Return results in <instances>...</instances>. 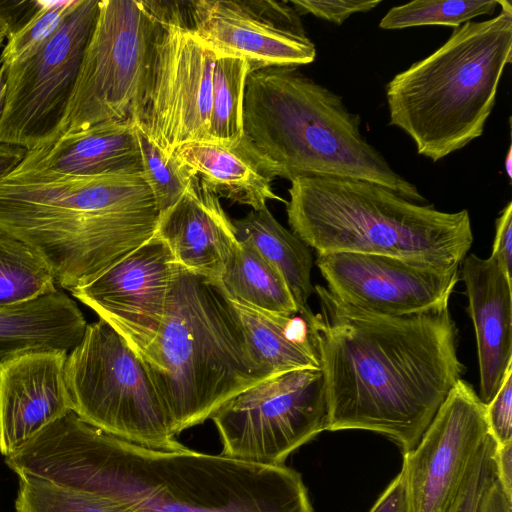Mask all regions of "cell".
Masks as SVG:
<instances>
[{"instance_id": "obj_37", "label": "cell", "mask_w": 512, "mask_h": 512, "mask_svg": "<svg viewBox=\"0 0 512 512\" xmlns=\"http://www.w3.org/2000/svg\"><path fill=\"white\" fill-rule=\"evenodd\" d=\"M369 512H409L406 481L402 471L392 480Z\"/></svg>"}, {"instance_id": "obj_17", "label": "cell", "mask_w": 512, "mask_h": 512, "mask_svg": "<svg viewBox=\"0 0 512 512\" xmlns=\"http://www.w3.org/2000/svg\"><path fill=\"white\" fill-rule=\"evenodd\" d=\"M67 351L36 349L0 359V452L7 456L72 411Z\"/></svg>"}, {"instance_id": "obj_2", "label": "cell", "mask_w": 512, "mask_h": 512, "mask_svg": "<svg viewBox=\"0 0 512 512\" xmlns=\"http://www.w3.org/2000/svg\"><path fill=\"white\" fill-rule=\"evenodd\" d=\"M314 291L328 431H371L410 452L464 373L449 307L391 317L350 306L324 286Z\"/></svg>"}, {"instance_id": "obj_36", "label": "cell", "mask_w": 512, "mask_h": 512, "mask_svg": "<svg viewBox=\"0 0 512 512\" xmlns=\"http://www.w3.org/2000/svg\"><path fill=\"white\" fill-rule=\"evenodd\" d=\"M40 1L0 0V30L8 39L38 10Z\"/></svg>"}, {"instance_id": "obj_32", "label": "cell", "mask_w": 512, "mask_h": 512, "mask_svg": "<svg viewBox=\"0 0 512 512\" xmlns=\"http://www.w3.org/2000/svg\"><path fill=\"white\" fill-rule=\"evenodd\" d=\"M496 443L490 434L486 437L472 467L454 512H476L482 493L497 472Z\"/></svg>"}, {"instance_id": "obj_35", "label": "cell", "mask_w": 512, "mask_h": 512, "mask_svg": "<svg viewBox=\"0 0 512 512\" xmlns=\"http://www.w3.org/2000/svg\"><path fill=\"white\" fill-rule=\"evenodd\" d=\"M493 258L503 271L511 277L512 268V202L501 211L496 220L495 237L492 247Z\"/></svg>"}, {"instance_id": "obj_11", "label": "cell", "mask_w": 512, "mask_h": 512, "mask_svg": "<svg viewBox=\"0 0 512 512\" xmlns=\"http://www.w3.org/2000/svg\"><path fill=\"white\" fill-rule=\"evenodd\" d=\"M220 454L264 465H284L295 450L328 431L321 369H300L262 380L213 412Z\"/></svg>"}, {"instance_id": "obj_8", "label": "cell", "mask_w": 512, "mask_h": 512, "mask_svg": "<svg viewBox=\"0 0 512 512\" xmlns=\"http://www.w3.org/2000/svg\"><path fill=\"white\" fill-rule=\"evenodd\" d=\"M65 384L72 411L86 423L150 449L187 448L172 432L145 362L105 321L87 324L67 355Z\"/></svg>"}, {"instance_id": "obj_38", "label": "cell", "mask_w": 512, "mask_h": 512, "mask_svg": "<svg viewBox=\"0 0 512 512\" xmlns=\"http://www.w3.org/2000/svg\"><path fill=\"white\" fill-rule=\"evenodd\" d=\"M476 512H512V498L505 493L497 472L484 489Z\"/></svg>"}, {"instance_id": "obj_19", "label": "cell", "mask_w": 512, "mask_h": 512, "mask_svg": "<svg viewBox=\"0 0 512 512\" xmlns=\"http://www.w3.org/2000/svg\"><path fill=\"white\" fill-rule=\"evenodd\" d=\"M156 235L180 266L218 281L238 245L219 197L196 175L181 198L159 216Z\"/></svg>"}, {"instance_id": "obj_20", "label": "cell", "mask_w": 512, "mask_h": 512, "mask_svg": "<svg viewBox=\"0 0 512 512\" xmlns=\"http://www.w3.org/2000/svg\"><path fill=\"white\" fill-rule=\"evenodd\" d=\"M15 169L59 176L142 172L135 123L104 122L62 135L46 147L26 151Z\"/></svg>"}, {"instance_id": "obj_26", "label": "cell", "mask_w": 512, "mask_h": 512, "mask_svg": "<svg viewBox=\"0 0 512 512\" xmlns=\"http://www.w3.org/2000/svg\"><path fill=\"white\" fill-rule=\"evenodd\" d=\"M57 291L51 270L27 243L0 229V307Z\"/></svg>"}, {"instance_id": "obj_9", "label": "cell", "mask_w": 512, "mask_h": 512, "mask_svg": "<svg viewBox=\"0 0 512 512\" xmlns=\"http://www.w3.org/2000/svg\"><path fill=\"white\" fill-rule=\"evenodd\" d=\"M157 17L150 1L100 0L58 137L133 121L145 89Z\"/></svg>"}, {"instance_id": "obj_10", "label": "cell", "mask_w": 512, "mask_h": 512, "mask_svg": "<svg viewBox=\"0 0 512 512\" xmlns=\"http://www.w3.org/2000/svg\"><path fill=\"white\" fill-rule=\"evenodd\" d=\"M150 2L157 30L134 123L172 156L185 143L213 141L210 119L216 57L188 25L183 2Z\"/></svg>"}, {"instance_id": "obj_1", "label": "cell", "mask_w": 512, "mask_h": 512, "mask_svg": "<svg viewBox=\"0 0 512 512\" xmlns=\"http://www.w3.org/2000/svg\"><path fill=\"white\" fill-rule=\"evenodd\" d=\"M15 470L25 480L110 499L123 512H313L301 475L286 465L146 448L73 411L20 448Z\"/></svg>"}, {"instance_id": "obj_43", "label": "cell", "mask_w": 512, "mask_h": 512, "mask_svg": "<svg viewBox=\"0 0 512 512\" xmlns=\"http://www.w3.org/2000/svg\"><path fill=\"white\" fill-rule=\"evenodd\" d=\"M5 38L6 37H5L4 33L0 30V47H1V45H2V43H3Z\"/></svg>"}, {"instance_id": "obj_42", "label": "cell", "mask_w": 512, "mask_h": 512, "mask_svg": "<svg viewBox=\"0 0 512 512\" xmlns=\"http://www.w3.org/2000/svg\"><path fill=\"white\" fill-rule=\"evenodd\" d=\"M504 167H505V170H506V173H507L508 177L511 178L512 177V151H511V147L508 149L507 155L505 157Z\"/></svg>"}, {"instance_id": "obj_29", "label": "cell", "mask_w": 512, "mask_h": 512, "mask_svg": "<svg viewBox=\"0 0 512 512\" xmlns=\"http://www.w3.org/2000/svg\"><path fill=\"white\" fill-rule=\"evenodd\" d=\"M143 176L153 194L159 216L188 189L195 174L175 154L168 156L135 123Z\"/></svg>"}, {"instance_id": "obj_30", "label": "cell", "mask_w": 512, "mask_h": 512, "mask_svg": "<svg viewBox=\"0 0 512 512\" xmlns=\"http://www.w3.org/2000/svg\"><path fill=\"white\" fill-rule=\"evenodd\" d=\"M16 512H123L114 501L37 480L19 479Z\"/></svg>"}, {"instance_id": "obj_23", "label": "cell", "mask_w": 512, "mask_h": 512, "mask_svg": "<svg viewBox=\"0 0 512 512\" xmlns=\"http://www.w3.org/2000/svg\"><path fill=\"white\" fill-rule=\"evenodd\" d=\"M86 326L76 302L58 290L0 307V359L36 349L72 350Z\"/></svg>"}, {"instance_id": "obj_21", "label": "cell", "mask_w": 512, "mask_h": 512, "mask_svg": "<svg viewBox=\"0 0 512 512\" xmlns=\"http://www.w3.org/2000/svg\"><path fill=\"white\" fill-rule=\"evenodd\" d=\"M175 156L218 197L264 208L269 200L284 202L272 189L277 167L243 135L233 141H194L181 145Z\"/></svg>"}, {"instance_id": "obj_6", "label": "cell", "mask_w": 512, "mask_h": 512, "mask_svg": "<svg viewBox=\"0 0 512 512\" xmlns=\"http://www.w3.org/2000/svg\"><path fill=\"white\" fill-rule=\"evenodd\" d=\"M288 192L292 232L317 254H372L455 266L473 244L466 209L440 211L370 181L298 177Z\"/></svg>"}, {"instance_id": "obj_7", "label": "cell", "mask_w": 512, "mask_h": 512, "mask_svg": "<svg viewBox=\"0 0 512 512\" xmlns=\"http://www.w3.org/2000/svg\"><path fill=\"white\" fill-rule=\"evenodd\" d=\"M453 30L432 54L386 85L389 124L433 162L482 136L505 67L512 62V6Z\"/></svg>"}, {"instance_id": "obj_12", "label": "cell", "mask_w": 512, "mask_h": 512, "mask_svg": "<svg viewBox=\"0 0 512 512\" xmlns=\"http://www.w3.org/2000/svg\"><path fill=\"white\" fill-rule=\"evenodd\" d=\"M98 8L99 0H77L34 55L5 70L0 143L32 151L58 138Z\"/></svg>"}, {"instance_id": "obj_13", "label": "cell", "mask_w": 512, "mask_h": 512, "mask_svg": "<svg viewBox=\"0 0 512 512\" xmlns=\"http://www.w3.org/2000/svg\"><path fill=\"white\" fill-rule=\"evenodd\" d=\"M488 435L486 405L459 379L415 448L403 455L409 512H454Z\"/></svg>"}, {"instance_id": "obj_24", "label": "cell", "mask_w": 512, "mask_h": 512, "mask_svg": "<svg viewBox=\"0 0 512 512\" xmlns=\"http://www.w3.org/2000/svg\"><path fill=\"white\" fill-rule=\"evenodd\" d=\"M238 241L251 244L285 279L300 313H309L313 257L310 247L282 226L265 206L232 222Z\"/></svg>"}, {"instance_id": "obj_40", "label": "cell", "mask_w": 512, "mask_h": 512, "mask_svg": "<svg viewBox=\"0 0 512 512\" xmlns=\"http://www.w3.org/2000/svg\"><path fill=\"white\" fill-rule=\"evenodd\" d=\"M26 154L24 148L0 143V182L20 164Z\"/></svg>"}, {"instance_id": "obj_33", "label": "cell", "mask_w": 512, "mask_h": 512, "mask_svg": "<svg viewBox=\"0 0 512 512\" xmlns=\"http://www.w3.org/2000/svg\"><path fill=\"white\" fill-rule=\"evenodd\" d=\"M485 405L488 432L496 445L512 442V367L497 393Z\"/></svg>"}, {"instance_id": "obj_27", "label": "cell", "mask_w": 512, "mask_h": 512, "mask_svg": "<svg viewBox=\"0 0 512 512\" xmlns=\"http://www.w3.org/2000/svg\"><path fill=\"white\" fill-rule=\"evenodd\" d=\"M249 66L234 57L216 58L210 135L213 141H233L243 133V102Z\"/></svg>"}, {"instance_id": "obj_14", "label": "cell", "mask_w": 512, "mask_h": 512, "mask_svg": "<svg viewBox=\"0 0 512 512\" xmlns=\"http://www.w3.org/2000/svg\"><path fill=\"white\" fill-rule=\"evenodd\" d=\"M187 22L216 58L247 62L249 73L298 68L316 58L299 13L289 1L196 0L185 2Z\"/></svg>"}, {"instance_id": "obj_31", "label": "cell", "mask_w": 512, "mask_h": 512, "mask_svg": "<svg viewBox=\"0 0 512 512\" xmlns=\"http://www.w3.org/2000/svg\"><path fill=\"white\" fill-rule=\"evenodd\" d=\"M77 0L40 1L34 15L7 39L0 55L4 70L34 55L58 30Z\"/></svg>"}, {"instance_id": "obj_5", "label": "cell", "mask_w": 512, "mask_h": 512, "mask_svg": "<svg viewBox=\"0 0 512 512\" xmlns=\"http://www.w3.org/2000/svg\"><path fill=\"white\" fill-rule=\"evenodd\" d=\"M143 361L175 436L264 380L220 282L178 263L159 333Z\"/></svg>"}, {"instance_id": "obj_22", "label": "cell", "mask_w": 512, "mask_h": 512, "mask_svg": "<svg viewBox=\"0 0 512 512\" xmlns=\"http://www.w3.org/2000/svg\"><path fill=\"white\" fill-rule=\"evenodd\" d=\"M231 301L264 380L294 370L320 369L312 311L286 315Z\"/></svg>"}, {"instance_id": "obj_16", "label": "cell", "mask_w": 512, "mask_h": 512, "mask_svg": "<svg viewBox=\"0 0 512 512\" xmlns=\"http://www.w3.org/2000/svg\"><path fill=\"white\" fill-rule=\"evenodd\" d=\"M175 265L172 252L155 234L71 293L143 359L159 333Z\"/></svg>"}, {"instance_id": "obj_25", "label": "cell", "mask_w": 512, "mask_h": 512, "mask_svg": "<svg viewBox=\"0 0 512 512\" xmlns=\"http://www.w3.org/2000/svg\"><path fill=\"white\" fill-rule=\"evenodd\" d=\"M219 282L233 300L272 313H299L282 274L245 241H238Z\"/></svg>"}, {"instance_id": "obj_3", "label": "cell", "mask_w": 512, "mask_h": 512, "mask_svg": "<svg viewBox=\"0 0 512 512\" xmlns=\"http://www.w3.org/2000/svg\"><path fill=\"white\" fill-rule=\"evenodd\" d=\"M142 172L59 176L14 169L0 182V229L30 245L70 292L157 232Z\"/></svg>"}, {"instance_id": "obj_15", "label": "cell", "mask_w": 512, "mask_h": 512, "mask_svg": "<svg viewBox=\"0 0 512 512\" xmlns=\"http://www.w3.org/2000/svg\"><path fill=\"white\" fill-rule=\"evenodd\" d=\"M316 265L336 298L363 311L391 317L448 308L459 281V265L383 255L317 254Z\"/></svg>"}, {"instance_id": "obj_4", "label": "cell", "mask_w": 512, "mask_h": 512, "mask_svg": "<svg viewBox=\"0 0 512 512\" xmlns=\"http://www.w3.org/2000/svg\"><path fill=\"white\" fill-rule=\"evenodd\" d=\"M243 130L290 182L298 177L370 181L418 203L426 199L361 132V117L342 97L297 68L248 74Z\"/></svg>"}, {"instance_id": "obj_34", "label": "cell", "mask_w": 512, "mask_h": 512, "mask_svg": "<svg viewBox=\"0 0 512 512\" xmlns=\"http://www.w3.org/2000/svg\"><path fill=\"white\" fill-rule=\"evenodd\" d=\"M289 3L299 15L311 14L336 25H342L353 14L373 10L381 0H290Z\"/></svg>"}, {"instance_id": "obj_39", "label": "cell", "mask_w": 512, "mask_h": 512, "mask_svg": "<svg viewBox=\"0 0 512 512\" xmlns=\"http://www.w3.org/2000/svg\"><path fill=\"white\" fill-rule=\"evenodd\" d=\"M495 461L503 489L512 498V442L502 446L496 445Z\"/></svg>"}, {"instance_id": "obj_41", "label": "cell", "mask_w": 512, "mask_h": 512, "mask_svg": "<svg viewBox=\"0 0 512 512\" xmlns=\"http://www.w3.org/2000/svg\"><path fill=\"white\" fill-rule=\"evenodd\" d=\"M6 95V77L5 70L0 67V115L3 109Z\"/></svg>"}, {"instance_id": "obj_18", "label": "cell", "mask_w": 512, "mask_h": 512, "mask_svg": "<svg viewBox=\"0 0 512 512\" xmlns=\"http://www.w3.org/2000/svg\"><path fill=\"white\" fill-rule=\"evenodd\" d=\"M479 364L480 399L490 402L512 367V277L491 257L470 254L462 261Z\"/></svg>"}, {"instance_id": "obj_28", "label": "cell", "mask_w": 512, "mask_h": 512, "mask_svg": "<svg viewBox=\"0 0 512 512\" xmlns=\"http://www.w3.org/2000/svg\"><path fill=\"white\" fill-rule=\"evenodd\" d=\"M499 0H415L392 7L379 27L397 30L416 26H449L454 29L473 18L492 15Z\"/></svg>"}]
</instances>
